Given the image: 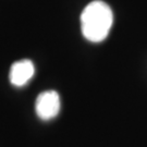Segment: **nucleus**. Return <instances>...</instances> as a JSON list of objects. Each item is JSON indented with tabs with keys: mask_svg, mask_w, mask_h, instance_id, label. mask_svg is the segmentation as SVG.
Returning <instances> with one entry per match:
<instances>
[{
	"mask_svg": "<svg viewBox=\"0 0 147 147\" xmlns=\"http://www.w3.org/2000/svg\"><path fill=\"white\" fill-rule=\"evenodd\" d=\"M112 23V10L106 2L100 0H95L88 3L81 14L82 33L89 42H102L108 36Z\"/></svg>",
	"mask_w": 147,
	"mask_h": 147,
	"instance_id": "1",
	"label": "nucleus"
},
{
	"mask_svg": "<svg viewBox=\"0 0 147 147\" xmlns=\"http://www.w3.org/2000/svg\"><path fill=\"white\" fill-rule=\"evenodd\" d=\"M60 96L55 90H46L38 95L35 104L37 116L42 120L48 121L58 116L60 111Z\"/></svg>",
	"mask_w": 147,
	"mask_h": 147,
	"instance_id": "2",
	"label": "nucleus"
},
{
	"mask_svg": "<svg viewBox=\"0 0 147 147\" xmlns=\"http://www.w3.org/2000/svg\"><path fill=\"white\" fill-rule=\"evenodd\" d=\"M35 68L31 60H20L12 64L10 69V82L12 85L21 87L24 86L27 82L34 76Z\"/></svg>",
	"mask_w": 147,
	"mask_h": 147,
	"instance_id": "3",
	"label": "nucleus"
}]
</instances>
